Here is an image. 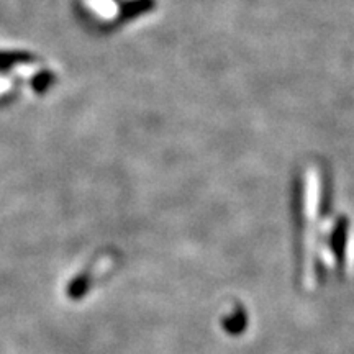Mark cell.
<instances>
[{
  "label": "cell",
  "instance_id": "obj_1",
  "mask_svg": "<svg viewBox=\"0 0 354 354\" xmlns=\"http://www.w3.org/2000/svg\"><path fill=\"white\" fill-rule=\"evenodd\" d=\"M37 57L21 51H0V71H8L24 63H33Z\"/></svg>",
  "mask_w": 354,
  "mask_h": 354
},
{
  "label": "cell",
  "instance_id": "obj_2",
  "mask_svg": "<svg viewBox=\"0 0 354 354\" xmlns=\"http://www.w3.org/2000/svg\"><path fill=\"white\" fill-rule=\"evenodd\" d=\"M12 100H13V95H7V97H3V99H0V107H3V105L10 104Z\"/></svg>",
  "mask_w": 354,
  "mask_h": 354
}]
</instances>
